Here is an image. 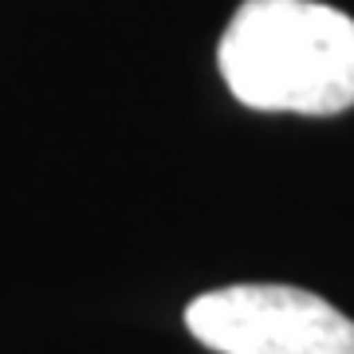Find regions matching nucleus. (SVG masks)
Masks as SVG:
<instances>
[{
    "instance_id": "nucleus-1",
    "label": "nucleus",
    "mask_w": 354,
    "mask_h": 354,
    "mask_svg": "<svg viewBox=\"0 0 354 354\" xmlns=\"http://www.w3.org/2000/svg\"><path fill=\"white\" fill-rule=\"evenodd\" d=\"M216 59L252 111L323 118L354 106V20L319 0H244Z\"/></svg>"
},
{
    "instance_id": "nucleus-2",
    "label": "nucleus",
    "mask_w": 354,
    "mask_h": 354,
    "mask_svg": "<svg viewBox=\"0 0 354 354\" xmlns=\"http://www.w3.org/2000/svg\"><path fill=\"white\" fill-rule=\"evenodd\" d=\"M185 327L216 354H354V323L291 283H232L197 295Z\"/></svg>"
}]
</instances>
